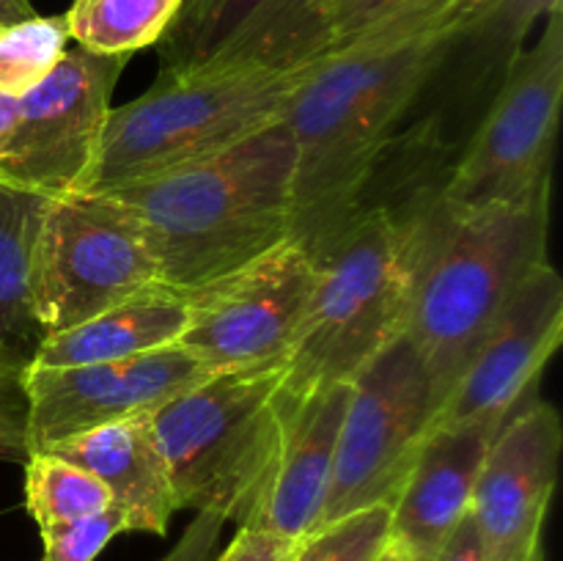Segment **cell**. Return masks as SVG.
<instances>
[{"label": "cell", "mask_w": 563, "mask_h": 561, "mask_svg": "<svg viewBox=\"0 0 563 561\" xmlns=\"http://www.w3.org/2000/svg\"><path fill=\"white\" fill-rule=\"evenodd\" d=\"M473 0H427L319 55L291 97L295 237L306 248L361 204L396 124L454 55Z\"/></svg>", "instance_id": "cell-1"}, {"label": "cell", "mask_w": 563, "mask_h": 561, "mask_svg": "<svg viewBox=\"0 0 563 561\" xmlns=\"http://www.w3.org/2000/svg\"><path fill=\"white\" fill-rule=\"evenodd\" d=\"M405 215L412 253L405 339L438 413L522 280L548 262L550 187L484 207H460L438 190Z\"/></svg>", "instance_id": "cell-2"}, {"label": "cell", "mask_w": 563, "mask_h": 561, "mask_svg": "<svg viewBox=\"0 0 563 561\" xmlns=\"http://www.w3.org/2000/svg\"><path fill=\"white\" fill-rule=\"evenodd\" d=\"M295 168L284 119L212 157L102 193L135 220L159 284L192 292L295 237Z\"/></svg>", "instance_id": "cell-3"}, {"label": "cell", "mask_w": 563, "mask_h": 561, "mask_svg": "<svg viewBox=\"0 0 563 561\" xmlns=\"http://www.w3.org/2000/svg\"><path fill=\"white\" fill-rule=\"evenodd\" d=\"M313 286L286 355V388L352 385L405 336L410 302V223L361 201L311 248Z\"/></svg>", "instance_id": "cell-4"}, {"label": "cell", "mask_w": 563, "mask_h": 561, "mask_svg": "<svg viewBox=\"0 0 563 561\" xmlns=\"http://www.w3.org/2000/svg\"><path fill=\"white\" fill-rule=\"evenodd\" d=\"M313 64L157 77L141 97L110 110L82 190L165 174L278 124Z\"/></svg>", "instance_id": "cell-5"}, {"label": "cell", "mask_w": 563, "mask_h": 561, "mask_svg": "<svg viewBox=\"0 0 563 561\" xmlns=\"http://www.w3.org/2000/svg\"><path fill=\"white\" fill-rule=\"evenodd\" d=\"M284 363L220 372L152 413L176 506L245 526L275 468Z\"/></svg>", "instance_id": "cell-6"}, {"label": "cell", "mask_w": 563, "mask_h": 561, "mask_svg": "<svg viewBox=\"0 0 563 561\" xmlns=\"http://www.w3.org/2000/svg\"><path fill=\"white\" fill-rule=\"evenodd\" d=\"M157 286V262L113 196L80 190L47 198L33 251V311L44 336Z\"/></svg>", "instance_id": "cell-7"}, {"label": "cell", "mask_w": 563, "mask_h": 561, "mask_svg": "<svg viewBox=\"0 0 563 561\" xmlns=\"http://www.w3.org/2000/svg\"><path fill=\"white\" fill-rule=\"evenodd\" d=\"M563 102V9L542 36L509 58L493 105L451 168L440 196L460 207L517 204L550 187Z\"/></svg>", "instance_id": "cell-8"}, {"label": "cell", "mask_w": 563, "mask_h": 561, "mask_svg": "<svg viewBox=\"0 0 563 561\" xmlns=\"http://www.w3.org/2000/svg\"><path fill=\"white\" fill-rule=\"evenodd\" d=\"M432 416L427 372L401 336L352 380L319 526L368 506L394 504Z\"/></svg>", "instance_id": "cell-9"}, {"label": "cell", "mask_w": 563, "mask_h": 561, "mask_svg": "<svg viewBox=\"0 0 563 561\" xmlns=\"http://www.w3.org/2000/svg\"><path fill=\"white\" fill-rule=\"evenodd\" d=\"M130 55L71 47L33 91L16 99L0 152V182L38 196L80 193L88 179L113 91Z\"/></svg>", "instance_id": "cell-10"}, {"label": "cell", "mask_w": 563, "mask_h": 561, "mask_svg": "<svg viewBox=\"0 0 563 561\" xmlns=\"http://www.w3.org/2000/svg\"><path fill=\"white\" fill-rule=\"evenodd\" d=\"M311 286V251L289 237L245 267L185 292L190 322L176 344L214 374L286 363Z\"/></svg>", "instance_id": "cell-11"}, {"label": "cell", "mask_w": 563, "mask_h": 561, "mask_svg": "<svg viewBox=\"0 0 563 561\" xmlns=\"http://www.w3.org/2000/svg\"><path fill=\"white\" fill-rule=\"evenodd\" d=\"M212 374L181 344L124 361L66 369L31 366L20 377L27 399L31 451L47 449L102 424L154 413Z\"/></svg>", "instance_id": "cell-12"}, {"label": "cell", "mask_w": 563, "mask_h": 561, "mask_svg": "<svg viewBox=\"0 0 563 561\" xmlns=\"http://www.w3.org/2000/svg\"><path fill=\"white\" fill-rule=\"evenodd\" d=\"M159 75L297 66L330 50L319 0H185L159 36Z\"/></svg>", "instance_id": "cell-13"}, {"label": "cell", "mask_w": 563, "mask_h": 561, "mask_svg": "<svg viewBox=\"0 0 563 561\" xmlns=\"http://www.w3.org/2000/svg\"><path fill=\"white\" fill-rule=\"evenodd\" d=\"M561 339L563 280L553 264L544 262L522 280L498 322L478 341L429 429L465 424L504 427L506 418L531 396Z\"/></svg>", "instance_id": "cell-14"}, {"label": "cell", "mask_w": 563, "mask_h": 561, "mask_svg": "<svg viewBox=\"0 0 563 561\" xmlns=\"http://www.w3.org/2000/svg\"><path fill=\"white\" fill-rule=\"evenodd\" d=\"M561 451L559 410L537 396L495 432L471 501L487 561H531L542 553L539 539L559 482Z\"/></svg>", "instance_id": "cell-15"}, {"label": "cell", "mask_w": 563, "mask_h": 561, "mask_svg": "<svg viewBox=\"0 0 563 561\" xmlns=\"http://www.w3.org/2000/svg\"><path fill=\"white\" fill-rule=\"evenodd\" d=\"M352 385L286 388L273 476L256 515L240 528L269 531L297 542L322 520L333 482L335 446Z\"/></svg>", "instance_id": "cell-16"}, {"label": "cell", "mask_w": 563, "mask_h": 561, "mask_svg": "<svg viewBox=\"0 0 563 561\" xmlns=\"http://www.w3.org/2000/svg\"><path fill=\"white\" fill-rule=\"evenodd\" d=\"M498 429L493 424L429 429L390 504L388 544L401 561H434L471 512L473 487Z\"/></svg>", "instance_id": "cell-17"}, {"label": "cell", "mask_w": 563, "mask_h": 561, "mask_svg": "<svg viewBox=\"0 0 563 561\" xmlns=\"http://www.w3.org/2000/svg\"><path fill=\"white\" fill-rule=\"evenodd\" d=\"M44 451H53L97 476L108 487L113 506L130 517L132 531L163 537L170 517L179 512L168 462L152 427V413L102 424L58 440Z\"/></svg>", "instance_id": "cell-18"}, {"label": "cell", "mask_w": 563, "mask_h": 561, "mask_svg": "<svg viewBox=\"0 0 563 561\" xmlns=\"http://www.w3.org/2000/svg\"><path fill=\"white\" fill-rule=\"evenodd\" d=\"M190 322L185 292L157 286L60 333L44 336L31 366L66 369L124 361L176 344Z\"/></svg>", "instance_id": "cell-19"}, {"label": "cell", "mask_w": 563, "mask_h": 561, "mask_svg": "<svg viewBox=\"0 0 563 561\" xmlns=\"http://www.w3.org/2000/svg\"><path fill=\"white\" fill-rule=\"evenodd\" d=\"M47 196L0 182V383L31 369L44 330L33 311V251Z\"/></svg>", "instance_id": "cell-20"}, {"label": "cell", "mask_w": 563, "mask_h": 561, "mask_svg": "<svg viewBox=\"0 0 563 561\" xmlns=\"http://www.w3.org/2000/svg\"><path fill=\"white\" fill-rule=\"evenodd\" d=\"M185 0H71L64 14L69 38L102 55L154 47Z\"/></svg>", "instance_id": "cell-21"}, {"label": "cell", "mask_w": 563, "mask_h": 561, "mask_svg": "<svg viewBox=\"0 0 563 561\" xmlns=\"http://www.w3.org/2000/svg\"><path fill=\"white\" fill-rule=\"evenodd\" d=\"M25 465V506L33 522L42 528L80 520L113 504L108 487L53 451H31Z\"/></svg>", "instance_id": "cell-22"}, {"label": "cell", "mask_w": 563, "mask_h": 561, "mask_svg": "<svg viewBox=\"0 0 563 561\" xmlns=\"http://www.w3.org/2000/svg\"><path fill=\"white\" fill-rule=\"evenodd\" d=\"M69 42L64 14H36L0 28V94L20 99L33 91L58 66Z\"/></svg>", "instance_id": "cell-23"}, {"label": "cell", "mask_w": 563, "mask_h": 561, "mask_svg": "<svg viewBox=\"0 0 563 561\" xmlns=\"http://www.w3.org/2000/svg\"><path fill=\"white\" fill-rule=\"evenodd\" d=\"M390 542V506H368L297 539L289 561H379Z\"/></svg>", "instance_id": "cell-24"}, {"label": "cell", "mask_w": 563, "mask_h": 561, "mask_svg": "<svg viewBox=\"0 0 563 561\" xmlns=\"http://www.w3.org/2000/svg\"><path fill=\"white\" fill-rule=\"evenodd\" d=\"M132 531L124 509L110 504L108 509L91 517L42 528L44 559L42 561H93L113 537Z\"/></svg>", "instance_id": "cell-25"}, {"label": "cell", "mask_w": 563, "mask_h": 561, "mask_svg": "<svg viewBox=\"0 0 563 561\" xmlns=\"http://www.w3.org/2000/svg\"><path fill=\"white\" fill-rule=\"evenodd\" d=\"M418 3H427V0H319V11H322L324 28H328L330 47H339V44L355 38L357 33Z\"/></svg>", "instance_id": "cell-26"}, {"label": "cell", "mask_w": 563, "mask_h": 561, "mask_svg": "<svg viewBox=\"0 0 563 561\" xmlns=\"http://www.w3.org/2000/svg\"><path fill=\"white\" fill-rule=\"evenodd\" d=\"M31 454L27 440V399L20 380L0 383V460L25 462Z\"/></svg>", "instance_id": "cell-27"}, {"label": "cell", "mask_w": 563, "mask_h": 561, "mask_svg": "<svg viewBox=\"0 0 563 561\" xmlns=\"http://www.w3.org/2000/svg\"><path fill=\"white\" fill-rule=\"evenodd\" d=\"M223 526V517L212 515V512H196V517L185 528L179 542L159 561H218Z\"/></svg>", "instance_id": "cell-28"}, {"label": "cell", "mask_w": 563, "mask_h": 561, "mask_svg": "<svg viewBox=\"0 0 563 561\" xmlns=\"http://www.w3.org/2000/svg\"><path fill=\"white\" fill-rule=\"evenodd\" d=\"M295 542L275 537L256 528H240L225 550H220L218 561H289Z\"/></svg>", "instance_id": "cell-29"}, {"label": "cell", "mask_w": 563, "mask_h": 561, "mask_svg": "<svg viewBox=\"0 0 563 561\" xmlns=\"http://www.w3.org/2000/svg\"><path fill=\"white\" fill-rule=\"evenodd\" d=\"M434 561H487L482 534H478L476 520H473V512H467V515L456 522V528L449 534V539H445L443 548L438 550Z\"/></svg>", "instance_id": "cell-30"}, {"label": "cell", "mask_w": 563, "mask_h": 561, "mask_svg": "<svg viewBox=\"0 0 563 561\" xmlns=\"http://www.w3.org/2000/svg\"><path fill=\"white\" fill-rule=\"evenodd\" d=\"M36 16L31 0H0V28Z\"/></svg>", "instance_id": "cell-31"}, {"label": "cell", "mask_w": 563, "mask_h": 561, "mask_svg": "<svg viewBox=\"0 0 563 561\" xmlns=\"http://www.w3.org/2000/svg\"><path fill=\"white\" fill-rule=\"evenodd\" d=\"M14 116H16V99L3 97L0 94V152H3L5 141H9V132L14 127Z\"/></svg>", "instance_id": "cell-32"}, {"label": "cell", "mask_w": 563, "mask_h": 561, "mask_svg": "<svg viewBox=\"0 0 563 561\" xmlns=\"http://www.w3.org/2000/svg\"><path fill=\"white\" fill-rule=\"evenodd\" d=\"M379 561H401V559H399V556H396V550L388 544V548H385V553L379 556Z\"/></svg>", "instance_id": "cell-33"}, {"label": "cell", "mask_w": 563, "mask_h": 561, "mask_svg": "<svg viewBox=\"0 0 563 561\" xmlns=\"http://www.w3.org/2000/svg\"><path fill=\"white\" fill-rule=\"evenodd\" d=\"M531 561H542V553H539V556H533V559Z\"/></svg>", "instance_id": "cell-34"}]
</instances>
